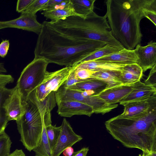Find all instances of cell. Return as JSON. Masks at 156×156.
<instances>
[{"label":"cell","mask_w":156,"mask_h":156,"mask_svg":"<svg viewBox=\"0 0 156 156\" xmlns=\"http://www.w3.org/2000/svg\"><path fill=\"white\" fill-rule=\"evenodd\" d=\"M42 24L34 51V58H43L49 63L72 66L106 44L95 40L68 37L51 27L47 21Z\"/></svg>","instance_id":"6da1fadb"},{"label":"cell","mask_w":156,"mask_h":156,"mask_svg":"<svg viewBox=\"0 0 156 156\" xmlns=\"http://www.w3.org/2000/svg\"><path fill=\"white\" fill-rule=\"evenodd\" d=\"M106 15L113 37L127 49L140 44V23L147 10L156 7V0H108Z\"/></svg>","instance_id":"7a4b0ae2"},{"label":"cell","mask_w":156,"mask_h":156,"mask_svg":"<svg viewBox=\"0 0 156 156\" xmlns=\"http://www.w3.org/2000/svg\"><path fill=\"white\" fill-rule=\"evenodd\" d=\"M105 124L109 133L124 146L142 151L156 150V108L137 117L119 115Z\"/></svg>","instance_id":"3957f363"},{"label":"cell","mask_w":156,"mask_h":156,"mask_svg":"<svg viewBox=\"0 0 156 156\" xmlns=\"http://www.w3.org/2000/svg\"><path fill=\"white\" fill-rule=\"evenodd\" d=\"M48 23L58 32L70 38L95 40L124 48L112 36L106 15L99 16L94 11L85 18L71 16Z\"/></svg>","instance_id":"277c9868"},{"label":"cell","mask_w":156,"mask_h":156,"mask_svg":"<svg viewBox=\"0 0 156 156\" xmlns=\"http://www.w3.org/2000/svg\"><path fill=\"white\" fill-rule=\"evenodd\" d=\"M23 104L25 112L16 122L20 135V141L31 151L39 145L44 125L51 124V113L42 115L36 105L29 100Z\"/></svg>","instance_id":"5b68a950"},{"label":"cell","mask_w":156,"mask_h":156,"mask_svg":"<svg viewBox=\"0 0 156 156\" xmlns=\"http://www.w3.org/2000/svg\"><path fill=\"white\" fill-rule=\"evenodd\" d=\"M48 64L43 58H34L23 69L16 85L21 94L23 103L27 100L30 93L43 81Z\"/></svg>","instance_id":"8992f818"},{"label":"cell","mask_w":156,"mask_h":156,"mask_svg":"<svg viewBox=\"0 0 156 156\" xmlns=\"http://www.w3.org/2000/svg\"><path fill=\"white\" fill-rule=\"evenodd\" d=\"M56 103L62 101H78L93 108L94 113L104 115L117 107L118 104H109L98 95H89L86 91L64 88L62 86L55 92Z\"/></svg>","instance_id":"52a82bcc"},{"label":"cell","mask_w":156,"mask_h":156,"mask_svg":"<svg viewBox=\"0 0 156 156\" xmlns=\"http://www.w3.org/2000/svg\"><path fill=\"white\" fill-rule=\"evenodd\" d=\"M72 69V66L66 67L54 72H47L42 83L33 91L37 99L41 101L51 92H56L67 79Z\"/></svg>","instance_id":"ba28073f"},{"label":"cell","mask_w":156,"mask_h":156,"mask_svg":"<svg viewBox=\"0 0 156 156\" xmlns=\"http://www.w3.org/2000/svg\"><path fill=\"white\" fill-rule=\"evenodd\" d=\"M60 126V133L52 151L53 156H59L67 147L72 146L83 139L81 136L74 132L65 118L63 119Z\"/></svg>","instance_id":"9c48e42d"},{"label":"cell","mask_w":156,"mask_h":156,"mask_svg":"<svg viewBox=\"0 0 156 156\" xmlns=\"http://www.w3.org/2000/svg\"><path fill=\"white\" fill-rule=\"evenodd\" d=\"M123 117H135L143 115L156 108V95L129 101L123 104Z\"/></svg>","instance_id":"30bf717a"},{"label":"cell","mask_w":156,"mask_h":156,"mask_svg":"<svg viewBox=\"0 0 156 156\" xmlns=\"http://www.w3.org/2000/svg\"><path fill=\"white\" fill-rule=\"evenodd\" d=\"M4 27L14 28L34 32L38 35L41 33L42 24L37 20L36 15L28 13H21L18 18L11 20L0 21Z\"/></svg>","instance_id":"8fae6325"},{"label":"cell","mask_w":156,"mask_h":156,"mask_svg":"<svg viewBox=\"0 0 156 156\" xmlns=\"http://www.w3.org/2000/svg\"><path fill=\"white\" fill-rule=\"evenodd\" d=\"M134 50L138 58L137 64L143 72L151 69L156 65V42L151 41L145 46L138 44Z\"/></svg>","instance_id":"7c38bea8"},{"label":"cell","mask_w":156,"mask_h":156,"mask_svg":"<svg viewBox=\"0 0 156 156\" xmlns=\"http://www.w3.org/2000/svg\"><path fill=\"white\" fill-rule=\"evenodd\" d=\"M4 108L9 120L19 119L25 112L21 94L16 86L5 101Z\"/></svg>","instance_id":"4fadbf2b"},{"label":"cell","mask_w":156,"mask_h":156,"mask_svg":"<svg viewBox=\"0 0 156 156\" xmlns=\"http://www.w3.org/2000/svg\"><path fill=\"white\" fill-rule=\"evenodd\" d=\"M57 111L61 116L70 117L75 115H85L89 117L94 113L93 108L82 103L74 101L57 102Z\"/></svg>","instance_id":"5bb4252c"},{"label":"cell","mask_w":156,"mask_h":156,"mask_svg":"<svg viewBox=\"0 0 156 156\" xmlns=\"http://www.w3.org/2000/svg\"><path fill=\"white\" fill-rule=\"evenodd\" d=\"M41 14L47 19L51 20L50 22H55L60 20L71 16H78L72 7L70 0H63L60 3L51 7L42 10Z\"/></svg>","instance_id":"9a60e30c"},{"label":"cell","mask_w":156,"mask_h":156,"mask_svg":"<svg viewBox=\"0 0 156 156\" xmlns=\"http://www.w3.org/2000/svg\"><path fill=\"white\" fill-rule=\"evenodd\" d=\"M95 61L128 65L137 63L138 58L134 50L125 48L113 53L93 60Z\"/></svg>","instance_id":"2e32d148"},{"label":"cell","mask_w":156,"mask_h":156,"mask_svg":"<svg viewBox=\"0 0 156 156\" xmlns=\"http://www.w3.org/2000/svg\"><path fill=\"white\" fill-rule=\"evenodd\" d=\"M133 85L134 83L122 84L105 89L97 95L108 104H116L130 93L133 89Z\"/></svg>","instance_id":"e0dca14e"},{"label":"cell","mask_w":156,"mask_h":156,"mask_svg":"<svg viewBox=\"0 0 156 156\" xmlns=\"http://www.w3.org/2000/svg\"><path fill=\"white\" fill-rule=\"evenodd\" d=\"M156 95V88L145 84L140 81L134 83L133 89L126 97L119 102L122 105L124 103L133 101L148 98Z\"/></svg>","instance_id":"ac0fdd59"},{"label":"cell","mask_w":156,"mask_h":156,"mask_svg":"<svg viewBox=\"0 0 156 156\" xmlns=\"http://www.w3.org/2000/svg\"><path fill=\"white\" fill-rule=\"evenodd\" d=\"M126 65L92 60L79 63L73 66L94 72L104 71H121Z\"/></svg>","instance_id":"d6986e66"},{"label":"cell","mask_w":156,"mask_h":156,"mask_svg":"<svg viewBox=\"0 0 156 156\" xmlns=\"http://www.w3.org/2000/svg\"><path fill=\"white\" fill-rule=\"evenodd\" d=\"M107 87L106 83L101 80L96 79H89L66 88L80 91L93 92L98 95L106 89Z\"/></svg>","instance_id":"ffe728a7"},{"label":"cell","mask_w":156,"mask_h":156,"mask_svg":"<svg viewBox=\"0 0 156 156\" xmlns=\"http://www.w3.org/2000/svg\"><path fill=\"white\" fill-rule=\"evenodd\" d=\"M143 73L142 69L137 64L125 65L121 72L120 81L123 84H133L140 81Z\"/></svg>","instance_id":"44dd1931"},{"label":"cell","mask_w":156,"mask_h":156,"mask_svg":"<svg viewBox=\"0 0 156 156\" xmlns=\"http://www.w3.org/2000/svg\"><path fill=\"white\" fill-rule=\"evenodd\" d=\"M27 100L33 103L37 107L42 115L44 116L55 106V92H51L42 101L38 100L32 91L28 95Z\"/></svg>","instance_id":"7402d4cb"},{"label":"cell","mask_w":156,"mask_h":156,"mask_svg":"<svg viewBox=\"0 0 156 156\" xmlns=\"http://www.w3.org/2000/svg\"><path fill=\"white\" fill-rule=\"evenodd\" d=\"M121 71H104L96 72L92 75L91 79L101 80L108 85L107 89L120 85L122 84L120 80Z\"/></svg>","instance_id":"603a6c76"},{"label":"cell","mask_w":156,"mask_h":156,"mask_svg":"<svg viewBox=\"0 0 156 156\" xmlns=\"http://www.w3.org/2000/svg\"><path fill=\"white\" fill-rule=\"evenodd\" d=\"M12 90L13 88H8L5 86H0V135L5 132V129L9 121L6 115L4 105Z\"/></svg>","instance_id":"cb8c5ba5"},{"label":"cell","mask_w":156,"mask_h":156,"mask_svg":"<svg viewBox=\"0 0 156 156\" xmlns=\"http://www.w3.org/2000/svg\"><path fill=\"white\" fill-rule=\"evenodd\" d=\"M95 0H70L75 13L85 18L93 12Z\"/></svg>","instance_id":"d4e9b609"},{"label":"cell","mask_w":156,"mask_h":156,"mask_svg":"<svg viewBox=\"0 0 156 156\" xmlns=\"http://www.w3.org/2000/svg\"><path fill=\"white\" fill-rule=\"evenodd\" d=\"M123 48L114 47L108 44H106L105 46L96 50L82 60L79 63L93 60L107 55L118 52Z\"/></svg>","instance_id":"484cf974"},{"label":"cell","mask_w":156,"mask_h":156,"mask_svg":"<svg viewBox=\"0 0 156 156\" xmlns=\"http://www.w3.org/2000/svg\"><path fill=\"white\" fill-rule=\"evenodd\" d=\"M46 126L45 125L44 126L39 145L33 150L35 156H53L47 135Z\"/></svg>","instance_id":"4316f807"},{"label":"cell","mask_w":156,"mask_h":156,"mask_svg":"<svg viewBox=\"0 0 156 156\" xmlns=\"http://www.w3.org/2000/svg\"><path fill=\"white\" fill-rule=\"evenodd\" d=\"M45 128L50 147L52 153L60 133L61 126L56 127L51 124L46 126Z\"/></svg>","instance_id":"83f0119b"},{"label":"cell","mask_w":156,"mask_h":156,"mask_svg":"<svg viewBox=\"0 0 156 156\" xmlns=\"http://www.w3.org/2000/svg\"><path fill=\"white\" fill-rule=\"evenodd\" d=\"M12 142L5 132L0 135V156H8L10 154Z\"/></svg>","instance_id":"f1b7e54d"},{"label":"cell","mask_w":156,"mask_h":156,"mask_svg":"<svg viewBox=\"0 0 156 156\" xmlns=\"http://www.w3.org/2000/svg\"><path fill=\"white\" fill-rule=\"evenodd\" d=\"M48 0H34L28 7L21 13H28L36 15L38 11L44 9V5Z\"/></svg>","instance_id":"f546056e"},{"label":"cell","mask_w":156,"mask_h":156,"mask_svg":"<svg viewBox=\"0 0 156 156\" xmlns=\"http://www.w3.org/2000/svg\"><path fill=\"white\" fill-rule=\"evenodd\" d=\"M144 83L156 88V65L151 69L147 78Z\"/></svg>","instance_id":"4dcf8cb0"},{"label":"cell","mask_w":156,"mask_h":156,"mask_svg":"<svg viewBox=\"0 0 156 156\" xmlns=\"http://www.w3.org/2000/svg\"><path fill=\"white\" fill-rule=\"evenodd\" d=\"M34 0H18L17 1L16 11L21 13L24 11Z\"/></svg>","instance_id":"1f68e13d"},{"label":"cell","mask_w":156,"mask_h":156,"mask_svg":"<svg viewBox=\"0 0 156 156\" xmlns=\"http://www.w3.org/2000/svg\"><path fill=\"white\" fill-rule=\"evenodd\" d=\"M145 17H146L156 26V7L148 9L145 12Z\"/></svg>","instance_id":"d6a6232c"},{"label":"cell","mask_w":156,"mask_h":156,"mask_svg":"<svg viewBox=\"0 0 156 156\" xmlns=\"http://www.w3.org/2000/svg\"><path fill=\"white\" fill-rule=\"evenodd\" d=\"M9 40H3L0 44V56L4 58L6 55L9 47Z\"/></svg>","instance_id":"836d02e7"},{"label":"cell","mask_w":156,"mask_h":156,"mask_svg":"<svg viewBox=\"0 0 156 156\" xmlns=\"http://www.w3.org/2000/svg\"><path fill=\"white\" fill-rule=\"evenodd\" d=\"M89 150L88 147H83L79 151L74 152L71 156H87Z\"/></svg>","instance_id":"e575fe53"},{"label":"cell","mask_w":156,"mask_h":156,"mask_svg":"<svg viewBox=\"0 0 156 156\" xmlns=\"http://www.w3.org/2000/svg\"><path fill=\"white\" fill-rule=\"evenodd\" d=\"M62 1L63 0H48L44 5V9L53 7L61 3Z\"/></svg>","instance_id":"d590c367"},{"label":"cell","mask_w":156,"mask_h":156,"mask_svg":"<svg viewBox=\"0 0 156 156\" xmlns=\"http://www.w3.org/2000/svg\"><path fill=\"white\" fill-rule=\"evenodd\" d=\"M8 156H26L22 149H16Z\"/></svg>","instance_id":"8d00e7d4"},{"label":"cell","mask_w":156,"mask_h":156,"mask_svg":"<svg viewBox=\"0 0 156 156\" xmlns=\"http://www.w3.org/2000/svg\"><path fill=\"white\" fill-rule=\"evenodd\" d=\"M73 148L72 147L66 148L63 152L64 156H71L74 152Z\"/></svg>","instance_id":"74e56055"},{"label":"cell","mask_w":156,"mask_h":156,"mask_svg":"<svg viewBox=\"0 0 156 156\" xmlns=\"http://www.w3.org/2000/svg\"><path fill=\"white\" fill-rule=\"evenodd\" d=\"M140 156H156V150L150 151H143V153Z\"/></svg>","instance_id":"f35d334b"},{"label":"cell","mask_w":156,"mask_h":156,"mask_svg":"<svg viewBox=\"0 0 156 156\" xmlns=\"http://www.w3.org/2000/svg\"><path fill=\"white\" fill-rule=\"evenodd\" d=\"M7 70L5 68L3 63H0V73L6 72Z\"/></svg>","instance_id":"ab89813d"},{"label":"cell","mask_w":156,"mask_h":156,"mask_svg":"<svg viewBox=\"0 0 156 156\" xmlns=\"http://www.w3.org/2000/svg\"><path fill=\"white\" fill-rule=\"evenodd\" d=\"M5 28L0 23V30Z\"/></svg>","instance_id":"60d3db41"}]
</instances>
